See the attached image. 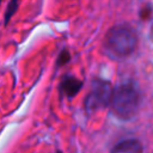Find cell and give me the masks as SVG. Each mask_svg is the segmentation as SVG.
<instances>
[{"label":"cell","instance_id":"7","mask_svg":"<svg viewBox=\"0 0 153 153\" xmlns=\"http://www.w3.org/2000/svg\"><path fill=\"white\" fill-rule=\"evenodd\" d=\"M69 61V53L67 50H62L57 57V66H62Z\"/></svg>","mask_w":153,"mask_h":153},{"label":"cell","instance_id":"5","mask_svg":"<svg viewBox=\"0 0 153 153\" xmlns=\"http://www.w3.org/2000/svg\"><path fill=\"white\" fill-rule=\"evenodd\" d=\"M143 148L139 140L136 139H127L118 142L110 153H142Z\"/></svg>","mask_w":153,"mask_h":153},{"label":"cell","instance_id":"2","mask_svg":"<svg viewBox=\"0 0 153 153\" xmlns=\"http://www.w3.org/2000/svg\"><path fill=\"white\" fill-rule=\"evenodd\" d=\"M116 117L130 120L135 116L140 106V93L133 82H124L112 88L110 105Z\"/></svg>","mask_w":153,"mask_h":153},{"label":"cell","instance_id":"6","mask_svg":"<svg viewBox=\"0 0 153 153\" xmlns=\"http://www.w3.org/2000/svg\"><path fill=\"white\" fill-rule=\"evenodd\" d=\"M18 1L19 0H11L8 6H7V11H6V14H5V24L8 23V20L11 19V17L14 14V12L17 11V7H18Z\"/></svg>","mask_w":153,"mask_h":153},{"label":"cell","instance_id":"10","mask_svg":"<svg viewBox=\"0 0 153 153\" xmlns=\"http://www.w3.org/2000/svg\"><path fill=\"white\" fill-rule=\"evenodd\" d=\"M0 2H1V0H0Z\"/></svg>","mask_w":153,"mask_h":153},{"label":"cell","instance_id":"1","mask_svg":"<svg viewBox=\"0 0 153 153\" xmlns=\"http://www.w3.org/2000/svg\"><path fill=\"white\" fill-rule=\"evenodd\" d=\"M137 47V35L126 24L111 27L104 38L105 53L112 59H124L134 53Z\"/></svg>","mask_w":153,"mask_h":153},{"label":"cell","instance_id":"3","mask_svg":"<svg viewBox=\"0 0 153 153\" xmlns=\"http://www.w3.org/2000/svg\"><path fill=\"white\" fill-rule=\"evenodd\" d=\"M112 86L109 81L96 79L92 81V87L85 98V109L88 114L102 110L110 105Z\"/></svg>","mask_w":153,"mask_h":153},{"label":"cell","instance_id":"4","mask_svg":"<svg viewBox=\"0 0 153 153\" xmlns=\"http://www.w3.org/2000/svg\"><path fill=\"white\" fill-rule=\"evenodd\" d=\"M82 87V81L72 76V75H66L62 81L60 82V93L67 98H73L76 96Z\"/></svg>","mask_w":153,"mask_h":153},{"label":"cell","instance_id":"8","mask_svg":"<svg viewBox=\"0 0 153 153\" xmlns=\"http://www.w3.org/2000/svg\"><path fill=\"white\" fill-rule=\"evenodd\" d=\"M149 38H151V41L153 42V23H152L151 29H149Z\"/></svg>","mask_w":153,"mask_h":153},{"label":"cell","instance_id":"9","mask_svg":"<svg viewBox=\"0 0 153 153\" xmlns=\"http://www.w3.org/2000/svg\"><path fill=\"white\" fill-rule=\"evenodd\" d=\"M56 153H61V152H56Z\"/></svg>","mask_w":153,"mask_h":153}]
</instances>
